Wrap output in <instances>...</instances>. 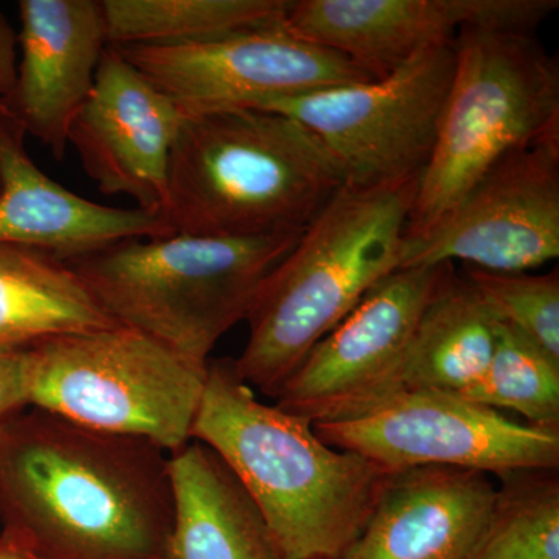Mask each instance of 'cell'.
I'll return each instance as SVG.
<instances>
[{"instance_id":"6da1fadb","label":"cell","mask_w":559,"mask_h":559,"mask_svg":"<svg viewBox=\"0 0 559 559\" xmlns=\"http://www.w3.org/2000/svg\"><path fill=\"white\" fill-rule=\"evenodd\" d=\"M0 520L43 559H167L170 454L21 412L0 425Z\"/></svg>"},{"instance_id":"7a4b0ae2","label":"cell","mask_w":559,"mask_h":559,"mask_svg":"<svg viewBox=\"0 0 559 559\" xmlns=\"http://www.w3.org/2000/svg\"><path fill=\"white\" fill-rule=\"evenodd\" d=\"M191 440L229 466L270 525L283 559H341L392 474L330 447L307 419L261 403L234 359L209 360Z\"/></svg>"},{"instance_id":"3957f363","label":"cell","mask_w":559,"mask_h":559,"mask_svg":"<svg viewBox=\"0 0 559 559\" xmlns=\"http://www.w3.org/2000/svg\"><path fill=\"white\" fill-rule=\"evenodd\" d=\"M344 183L261 283L246 322L238 374L270 399L311 349L401 267L418 182Z\"/></svg>"},{"instance_id":"277c9868","label":"cell","mask_w":559,"mask_h":559,"mask_svg":"<svg viewBox=\"0 0 559 559\" xmlns=\"http://www.w3.org/2000/svg\"><path fill=\"white\" fill-rule=\"evenodd\" d=\"M310 130L274 110L187 116L160 210L170 235L259 238L304 231L344 186Z\"/></svg>"},{"instance_id":"5b68a950","label":"cell","mask_w":559,"mask_h":559,"mask_svg":"<svg viewBox=\"0 0 559 559\" xmlns=\"http://www.w3.org/2000/svg\"><path fill=\"white\" fill-rule=\"evenodd\" d=\"M301 234L127 238L64 261L119 325L207 364Z\"/></svg>"},{"instance_id":"8992f818","label":"cell","mask_w":559,"mask_h":559,"mask_svg":"<svg viewBox=\"0 0 559 559\" xmlns=\"http://www.w3.org/2000/svg\"><path fill=\"white\" fill-rule=\"evenodd\" d=\"M406 238L432 229L514 151L559 138L558 61L535 33L466 28Z\"/></svg>"},{"instance_id":"52a82bcc","label":"cell","mask_w":559,"mask_h":559,"mask_svg":"<svg viewBox=\"0 0 559 559\" xmlns=\"http://www.w3.org/2000/svg\"><path fill=\"white\" fill-rule=\"evenodd\" d=\"M28 355L33 409L167 454L191 441L209 362L121 325L39 342Z\"/></svg>"},{"instance_id":"ba28073f","label":"cell","mask_w":559,"mask_h":559,"mask_svg":"<svg viewBox=\"0 0 559 559\" xmlns=\"http://www.w3.org/2000/svg\"><path fill=\"white\" fill-rule=\"evenodd\" d=\"M454 43L430 47L382 79L253 109L282 112L304 124L329 151L345 183L381 186L421 176L454 79Z\"/></svg>"},{"instance_id":"9c48e42d","label":"cell","mask_w":559,"mask_h":559,"mask_svg":"<svg viewBox=\"0 0 559 559\" xmlns=\"http://www.w3.org/2000/svg\"><path fill=\"white\" fill-rule=\"evenodd\" d=\"M320 440L388 473L415 466L476 469L489 476L559 468V430L514 421L441 390H407L356 418L314 425Z\"/></svg>"},{"instance_id":"30bf717a","label":"cell","mask_w":559,"mask_h":559,"mask_svg":"<svg viewBox=\"0 0 559 559\" xmlns=\"http://www.w3.org/2000/svg\"><path fill=\"white\" fill-rule=\"evenodd\" d=\"M116 49L186 116L259 108L371 80L344 55L293 35L283 21L200 43Z\"/></svg>"},{"instance_id":"8fae6325","label":"cell","mask_w":559,"mask_h":559,"mask_svg":"<svg viewBox=\"0 0 559 559\" xmlns=\"http://www.w3.org/2000/svg\"><path fill=\"white\" fill-rule=\"evenodd\" d=\"M452 264L399 270L311 349L280 390L275 406L312 426L359 417L384 399L423 312Z\"/></svg>"},{"instance_id":"7c38bea8","label":"cell","mask_w":559,"mask_h":559,"mask_svg":"<svg viewBox=\"0 0 559 559\" xmlns=\"http://www.w3.org/2000/svg\"><path fill=\"white\" fill-rule=\"evenodd\" d=\"M559 255V138L500 160L418 238L400 270L460 260L491 272H528Z\"/></svg>"},{"instance_id":"4fadbf2b","label":"cell","mask_w":559,"mask_h":559,"mask_svg":"<svg viewBox=\"0 0 559 559\" xmlns=\"http://www.w3.org/2000/svg\"><path fill=\"white\" fill-rule=\"evenodd\" d=\"M558 0H290L283 24L382 79L466 28L535 33Z\"/></svg>"},{"instance_id":"5bb4252c","label":"cell","mask_w":559,"mask_h":559,"mask_svg":"<svg viewBox=\"0 0 559 559\" xmlns=\"http://www.w3.org/2000/svg\"><path fill=\"white\" fill-rule=\"evenodd\" d=\"M186 114L116 47L103 53L94 87L69 131L83 170L106 197L159 212L173 146Z\"/></svg>"},{"instance_id":"9a60e30c","label":"cell","mask_w":559,"mask_h":559,"mask_svg":"<svg viewBox=\"0 0 559 559\" xmlns=\"http://www.w3.org/2000/svg\"><path fill=\"white\" fill-rule=\"evenodd\" d=\"M16 81L0 105L58 160L108 49L100 0H21Z\"/></svg>"},{"instance_id":"2e32d148","label":"cell","mask_w":559,"mask_h":559,"mask_svg":"<svg viewBox=\"0 0 559 559\" xmlns=\"http://www.w3.org/2000/svg\"><path fill=\"white\" fill-rule=\"evenodd\" d=\"M495 498L496 481L481 471H396L341 559H468L487 527Z\"/></svg>"},{"instance_id":"e0dca14e","label":"cell","mask_w":559,"mask_h":559,"mask_svg":"<svg viewBox=\"0 0 559 559\" xmlns=\"http://www.w3.org/2000/svg\"><path fill=\"white\" fill-rule=\"evenodd\" d=\"M25 138L0 105V242L69 260L127 238L170 235L159 212L108 207L55 182L28 156Z\"/></svg>"},{"instance_id":"ac0fdd59","label":"cell","mask_w":559,"mask_h":559,"mask_svg":"<svg viewBox=\"0 0 559 559\" xmlns=\"http://www.w3.org/2000/svg\"><path fill=\"white\" fill-rule=\"evenodd\" d=\"M175 521L167 559H283L263 514L215 451L170 454Z\"/></svg>"},{"instance_id":"d6986e66","label":"cell","mask_w":559,"mask_h":559,"mask_svg":"<svg viewBox=\"0 0 559 559\" xmlns=\"http://www.w3.org/2000/svg\"><path fill=\"white\" fill-rule=\"evenodd\" d=\"M117 325L64 260L0 242V349Z\"/></svg>"},{"instance_id":"ffe728a7","label":"cell","mask_w":559,"mask_h":559,"mask_svg":"<svg viewBox=\"0 0 559 559\" xmlns=\"http://www.w3.org/2000/svg\"><path fill=\"white\" fill-rule=\"evenodd\" d=\"M495 341L496 319L465 275L452 272L423 312L381 401L407 390L463 395L484 378Z\"/></svg>"},{"instance_id":"44dd1931","label":"cell","mask_w":559,"mask_h":559,"mask_svg":"<svg viewBox=\"0 0 559 559\" xmlns=\"http://www.w3.org/2000/svg\"><path fill=\"white\" fill-rule=\"evenodd\" d=\"M110 47L173 46L285 20L290 0H103Z\"/></svg>"},{"instance_id":"7402d4cb","label":"cell","mask_w":559,"mask_h":559,"mask_svg":"<svg viewBox=\"0 0 559 559\" xmlns=\"http://www.w3.org/2000/svg\"><path fill=\"white\" fill-rule=\"evenodd\" d=\"M487 527L468 559H559L558 469L498 476Z\"/></svg>"},{"instance_id":"603a6c76","label":"cell","mask_w":559,"mask_h":559,"mask_svg":"<svg viewBox=\"0 0 559 559\" xmlns=\"http://www.w3.org/2000/svg\"><path fill=\"white\" fill-rule=\"evenodd\" d=\"M462 396L496 411L518 412L535 428L559 430V364L498 320L488 369Z\"/></svg>"},{"instance_id":"cb8c5ba5","label":"cell","mask_w":559,"mask_h":559,"mask_svg":"<svg viewBox=\"0 0 559 559\" xmlns=\"http://www.w3.org/2000/svg\"><path fill=\"white\" fill-rule=\"evenodd\" d=\"M463 275L500 323L559 364V275L491 272L466 266Z\"/></svg>"},{"instance_id":"d4e9b609","label":"cell","mask_w":559,"mask_h":559,"mask_svg":"<svg viewBox=\"0 0 559 559\" xmlns=\"http://www.w3.org/2000/svg\"><path fill=\"white\" fill-rule=\"evenodd\" d=\"M31 406L28 348L0 349V425Z\"/></svg>"},{"instance_id":"484cf974","label":"cell","mask_w":559,"mask_h":559,"mask_svg":"<svg viewBox=\"0 0 559 559\" xmlns=\"http://www.w3.org/2000/svg\"><path fill=\"white\" fill-rule=\"evenodd\" d=\"M17 72V33L0 10V100L13 91Z\"/></svg>"},{"instance_id":"4316f807","label":"cell","mask_w":559,"mask_h":559,"mask_svg":"<svg viewBox=\"0 0 559 559\" xmlns=\"http://www.w3.org/2000/svg\"><path fill=\"white\" fill-rule=\"evenodd\" d=\"M0 559H43L32 549H28L20 539L9 535L7 532L0 533Z\"/></svg>"}]
</instances>
